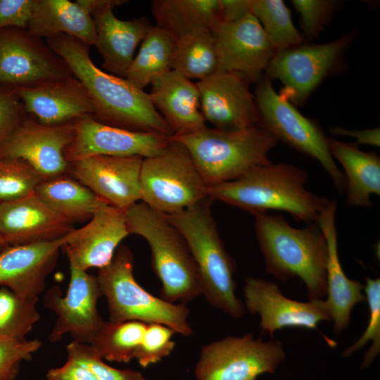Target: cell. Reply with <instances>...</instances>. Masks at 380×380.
<instances>
[{
	"instance_id": "8d00e7d4",
	"label": "cell",
	"mask_w": 380,
	"mask_h": 380,
	"mask_svg": "<svg viewBox=\"0 0 380 380\" xmlns=\"http://www.w3.org/2000/svg\"><path fill=\"white\" fill-rule=\"evenodd\" d=\"M44 180L41 175L26 162L0 158V203L34 194Z\"/></svg>"
},
{
	"instance_id": "484cf974",
	"label": "cell",
	"mask_w": 380,
	"mask_h": 380,
	"mask_svg": "<svg viewBox=\"0 0 380 380\" xmlns=\"http://www.w3.org/2000/svg\"><path fill=\"white\" fill-rule=\"evenodd\" d=\"M151 84L150 100L170 127L172 136L191 134L206 127L196 82L172 70Z\"/></svg>"
},
{
	"instance_id": "83f0119b",
	"label": "cell",
	"mask_w": 380,
	"mask_h": 380,
	"mask_svg": "<svg viewBox=\"0 0 380 380\" xmlns=\"http://www.w3.org/2000/svg\"><path fill=\"white\" fill-rule=\"evenodd\" d=\"M331 154L344 170L346 203L355 208H371L372 195L380 196V158L365 152L355 143L329 138Z\"/></svg>"
},
{
	"instance_id": "6da1fadb",
	"label": "cell",
	"mask_w": 380,
	"mask_h": 380,
	"mask_svg": "<svg viewBox=\"0 0 380 380\" xmlns=\"http://www.w3.org/2000/svg\"><path fill=\"white\" fill-rule=\"evenodd\" d=\"M84 87L94 108V118L104 124L131 131L171 137L173 133L156 109L148 94L125 78L105 72L91 61L87 46L64 34L46 39Z\"/></svg>"
},
{
	"instance_id": "e0dca14e",
	"label": "cell",
	"mask_w": 380,
	"mask_h": 380,
	"mask_svg": "<svg viewBox=\"0 0 380 380\" xmlns=\"http://www.w3.org/2000/svg\"><path fill=\"white\" fill-rule=\"evenodd\" d=\"M217 70L239 72L258 81L277 52L258 20L249 13L232 23H219L211 29Z\"/></svg>"
},
{
	"instance_id": "f1b7e54d",
	"label": "cell",
	"mask_w": 380,
	"mask_h": 380,
	"mask_svg": "<svg viewBox=\"0 0 380 380\" xmlns=\"http://www.w3.org/2000/svg\"><path fill=\"white\" fill-rule=\"evenodd\" d=\"M156 26L175 40L199 29L211 30L218 22L219 0H153Z\"/></svg>"
},
{
	"instance_id": "30bf717a",
	"label": "cell",
	"mask_w": 380,
	"mask_h": 380,
	"mask_svg": "<svg viewBox=\"0 0 380 380\" xmlns=\"http://www.w3.org/2000/svg\"><path fill=\"white\" fill-rule=\"evenodd\" d=\"M356 37L352 30L332 42L322 44H300L277 51L265 77L279 80L284 88L280 94L296 105H303L327 77L343 70L344 54Z\"/></svg>"
},
{
	"instance_id": "7402d4cb",
	"label": "cell",
	"mask_w": 380,
	"mask_h": 380,
	"mask_svg": "<svg viewBox=\"0 0 380 380\" xmlns=\"http://www.w3.org/2000/svg\"><path fill=\"white\" fill-rule=\"evenodd\" d=\"M35 194L0 203V234L7 246L53 241L74 228Z\"/></svg>"
},
{
	"instance_id": "bcb514c9",
	"label": "cell",
	"mask_w": 380,
	"mask_h": 380,
	"mask_svg": "<svg viewBox=\"0 0 380 380\" xmlns=\"http://www.w3.org/2000/svg\"><path fill=\"white\" fill-rule=\"evenodd\" d=\"M331 134L334 135L350 136L356 139V144L380 146V128L349 130L340 127L329 128Z\"/></svg>"
},
{
	"instance_id": "1f68e13d",
	"label": "cell",
	"mask_w": 380,
	"mask_h": 380,
	"mask_svg": "<svg viewBox=\"0 0 380 380\" xmlns=\"http://www.w3.org/2000/svg\"><path fill=\"white\" fill-rule=\"evenodd\" d=\"M172 69L198 81L215 72L217 59L211 30H196L175 40Z\"/></svg>"
},
{
	"instance_id": "52a82bcc",
	"label": "cell",
	"mask_w": 380,
	"mask_h": 380,
	"mask_svg": "<svg viewBox=\"0 0 380 380\" xmlns=\"http://www.w3.org/2000/svg\"><path fill=\"white\" fill-rule=\"evenodd\" d=\"M133 270V254L122 246L117 249L111 262L98 270L96 279L101 293L107 300L108 321L158 323L175 333L191 336L193 330L188 322L187 306L151 294L137 282Z\"/></svg>"
},
{
	"instance_id": "d4e9b609",
	"label": "cell",
	"mask_w": 380,
	"mask_h": 380,
	"mask_svg": "<svg viewBox=\"0 0 380 380\" xmlns=\"http://www.w3.org/2000/svg\"><path fill=\"white\" fill-rule=\"evenodd\" d=\"M110 1L91 15L96 26L95 46L103 58V68L113 75L125 78L134 59L136 48L143 41L151 25L145 17L122 20L113 13V8L127 3Z\"/></svg>"
},
{
	"instance_id": "d590c367",
	"label": "cell",
	"mask_w": 380,
	"mask_h": 380,
	"mask_svg": "<svg viewBox=\"0 0 380 380\" xmlns=\"http://www.w3.org/2000/svg\"><path fill=\"white\" fill-rule=\"evenodd\" d=\"M364 292L368 303L369 316L367 326L360 337L342 353L349 357L371 342L360 365L361 369H367L380 353V279L367 277Z\"/></svg>"
},
{
	"instance_id": "9c48e42d",
	"label": "cell",
	"mask_w": 380,
	"mask_h": 380,
	"mask_svg": "<svg viewBox=\"0 0 380 380\" xmlns=\"http://www.w3.org/2000/svg\"><path fill=\"white\" fill-rule=\"evenodd\" d=\"M258 125L295 150L317 160L331 177L337 191L346 190V178L332 157L329 138L315 120L301 114L287 99L277 93L264 77L255 91Z\"/></svg>"
},
{
	"instance_id": "f546056e",
	"label": "cell",
	"mask_w": 380,
	"mask_h": 380,
	"mask_svg": "<svg viewBox=\"0 0 380 380\" xmlns=\"http://www.w3.org/2000/svg\"><path fill=\"white\" fill-rule=\"evenodd\" d=\"M34 194L72 223L90 219L98 208L108 204L78 181L61 175L42 181Z\"/></svg>"
},
{
	"instance_id": "74e56055",
	"label": "cell",
	"mask_w": 380,
	"mask_h": 380,
	"mask_svg": "<svg viewBox=\"0 0 380 380\" xmlns=\"http://www.w3.org/2000/svg\"><path fill=\"white\" fill-rule=\"evenodd\" d=\"M68 359L89 369L99 380H146L139 372L110 367L89 344L75 341L67 346Z\"/></svg>"
},
{
	"instance_id": "d6986e66",
	"label": "cell",
	"mask_w": 380,
	"mask_h": 380,
	"mask_svg": "<svg viewBox=\"0 0 380 380\" xmlns=\"http://www.w3.org/2000/svg\"><path fill=\"white\" fill-rule=\"evenodd\" d=\"M144 158L94 156L70 163L79 182L109 205L126 210L141 201Z\"/></svg>"
},
{
	"instance_id": "4316f807",
	"label": "cell",
	"mask_w": 380,
	"mask_h": 380,
	"mask_svg": "<svg viewBox=\"0 0 380 380\" xmlns=\"http://www.w3.org/2000/svg\"><path fill=\"white\" fill-rule=\"evenodd\" d=\"M40 38L64 34L87 46L95 44L96 26L91 15L76 1L33 0L27 28Z\"/></svg>"
},
{
	"instance_id": "e575fe53",
	"label": "cell",
	"mask_w": 380,
	"mask_h": 380,
	"mask_svg": "<svg viewBox=\"0 0 380 380\" xmlns=\"http://www.w3.org/2000/svg\"><path fill=\"white\" fill-rule=\"evenodd\" d=\"M38 298L21 297L6 287H0V335L25 341L40 315Z\"/></svg>"
},
{
	"instance_id": "60d3db41",
	"label": "cell",
	"mask_w": 380,
	"mask_h": 380,
	"mask_svg": "<svg viewBox=\"0 0 380 380\" xmlns=\"http://www.w3.org/2000/svg\"><path fill=\"white\" fill-rule=\"evenodd\" d=\"M38 339L18 341L0 335V380H14L24 360H30L42 346Z\"/></svg>"
},
{
	"instance_id": "4dcf8cb0",
	"label": "cell",
	"mask_w": 380,
	"mask_h": 380,
	"mask_svg": "<svg viewBox=\"0 0 380 380\" xmlns=\"http://www.w3.org/2000/svg\"><path fill=\"white\" fill-rule=\"evenodd\" d=\"M175 39L158 26L148 31L125 79L140 89L172 70Z\"/></svg>"
},
{
	"instance_id": "cb8c5ba5",
	"label": "cell",
	"mask_w": 380,
	"mask_h": 380,
	"mask_svg": "<svg viewBox=\"0 0 380 380\" xmlns=\"http://www.w3.org/2000/svg\"><path fill=\"white\" fill-rule=\"evenodd\" d=\"M336 209V202L329 200L322 208L316 222L327 244V296L324 300L331 314L333 331L338 334L350 325L353 307L366 301V297L364 284L349 279L341 266L335 224Z\"/></svg>"
},
{
	"instance_id": "ab89813d",
	"label": "cell",
	"mask_w": 380,
	"mask_h": 380,
	"mask_svg": "<svg viewBox=\"0 0 380 380\" xmlns=\"http://www.w3.org/2000/svg\"><path fill=\"white\" fill-rule=\"evenodd\" d=\"M292 5L300 16L303 37L315 39L324 30L341 3L332 0H293Z\"/></svg>"
},
{
	"instance_id": "8992f818",
	"label": "cell",
	"mask_w": 380,
	"mask_h": 380,
	"mask_svg": "<svg viewBox=\"0 0 380 380\" xmlns=\"http://www.w3.org/2000/svg\"><path fill=\"white\" fill-rule=\"evenodd\" d=\"M171 137L186 147L208 187L271 163L268 153L279 142L258 125L232 131L205 127L191 134Z\"/></svg>"
},
{
	"instance_id": "836d02e7",
	"label": "cell",
	"mask_w": 380,
	"mask_h": 380,
	"mask_svg": "<svg viewBox=\"0 0 380 380\" xmlns=\"http://www.w3.org/2000/svg\"><path fill=\"white\" fill-rule=\"evenodd\" d=\"M251 12L277 51L303 43L304 37L294 26L284 1L252 0Z\"/></svg>"
},
{
	"instance_id": "2e32d148",
	"label": "cell",
	"mask_w": 380,
	"mask_h": 380,
	"mask_svg": "<svg viewBox=\"0 0 380 380\" xmlns=\"http://www.w3.org/2000/svg\"><path fill=\"white\" fill-rule=\"evenodd\" d=\"M75 138L64 151L69 163L94 156L150 158L161 153L170 141L166 136L113 127L92 116L75 120Z\"/></svg>"
},
{
	"instance_id": "f35d334b",
	"label": "cell",
	"mask_w": 380,
	"mask_h": 380,
	"mask_svg": "<svg viewBox=\"0 0 380 380\" xmlns=\"http://www.w3.org/2000/svg\"><path fill=\"white\" fill-rule=\"evenodd\" d=\"M175 331L170 327L158 323L147 324L141 342L134 358L144 368L160 361L174 350L172 341Z\"/></svg>"
},
{
	"instance_id": "9a60e30c",
	"label": "cell",
	"mask_w": 380,
	"mask_h": 380,
	"mask_svg": "<svg viewBox=\"0 0 380 380\" xmlns=\"http://www.w3.org/2000/svg\"><path fill=\"white\" fill-rule=\"evenodd\" d=\"M75 134V122L48 125L25 118L0 144V158L23 160L45 180L52 179L69 168L64 151Z\"/></svg>"
},
{
	"instance_id": "ba28073f",
	"label": "cell",
	"mask_w": 380,
	"mask_h": 380,
	"mask_svg": "<svg viewBox=\"0 0 380 380\" xmlns=\"http://www.w3.org/2000/svg\"><path fill=\"white\" fill-rule=\"evenodd\" d=\"M140 184L141 201L165 215L179 213L208 197V186L189 151L172 137L161 153L143 159Z\"/></svg>"
},
{
	"instance_id": "44dd1931",
	"label": "cell",
	"mask_w": 380,
	"mask_h": 380,
	"mask_svg": "<svg viewBox=\"0 0 380 380\" xmlns=\"http://www.w3.org/2000/svg\"><path fill=\"white\" fill-rule=\"evenodd\" d=\"M64 236L51 241L4 247L0 251V287L23 298H38L56 265Z\"/></svg>"
},
{
	"instance_id": "8fae6325",
	"label": "cell",
	"mask_w": 380,
	"mask_h": 380,
	"mask_svg": "<svg viewBox=\"0 0 380 380\" xmlns=\"http://www.w3.org/2000/svg\"><path fill=\"white\" fill-rule=\"evenodd\" d=\"M286 357L280 341L229 336L201 348L194 374L196 380H256L274 373Z\"/></svg>"
},
{
	"instance_id": "ffe728a7",
	"label": "cell",
	"mask_w": 380,
	"mask_h": 380,
	"mask_svg": "<svg viewBox=\"0 0 380 380\" xmlns=\"http://www.w3.org/2000/svg\"><path fill=\"white\" fill-rule=\"evenodd\" d=\"M129 234L125 210L106 204L94 212L87 224L66 234L62 248L69 263L85 271L99 270L111 262L119 244Z\"/></svg>"
},
{
	"instance_id": "7bdbcfd3",
	"label": "cell",
	"mask_w": 380,
	"mask_h": 380,
	"mask_svg": "<svg viewBox=\"0 0 380 380\" xmlns=\"http://www.w3.org/2000/svg\"><path fill=\"white\" fill-rule=\"evenodd\" d=\"M33 0H0V30L8 27L27 29Z\"/></svg>"
},
{
	"instance_id": "7a4b0ae2",
	"label": "cell",
	"mask_w": 380,
	"mask_h": 380,
	"mask_svg": "<svg viewBox=\"0 0 380 380\" xmlns=\"http://www.w3.org/2000/svg\"><path fill=\"white\" fill-rule=\"evenodd\" d=\"M308 172L296 165L278 163L258 165L230 182L208 187V195L253 216L279 210L296 220L316 222L329 201L305 187Z\"/></svg>"
},
{
	"instance_id": "4fadbf2b",
	"label": "cell",
	"mask_w": 380,
	"mask_h": 380,
	"mask_svg": "<svg viewBox=\"0 0 380 380\" xmlns=\"http://www.w3.org/2000/svg\"><path fill=\"white\" fill-rule=\"evenodd\" d=\"M243 296L245 308L260 317L262 333L268 332L273 337L277 331L284 328H303L317 331L329 346L336 345L318 328L322 322H331L324 299L293 300L285 296L275 282L253 277L245 279Z\"/></svg>"
},
{
	"instance_id": "ac0fdd59",
	"label": "cell",
	"mask_w": 380,
	"mask_h": 380,
	"mask_svg": "<svg viewBox=\"0 0 380 380\" xmlns=\"http://www.w3.org/2000/svg\"><path fill=\"white\" fill-rule=\"evenodd\" d=\"M243 75L216 71L196 82L201 110L205 120L221 130H240L257 126L259 116L249 84Z\"/></svg>"
},
{
	"instance_id": "7dc6e473",
	"label": "cell",
	"mask_w": 380,
	"mask_h": 380,
	"mask_svg": "<svg viewBox=\"0 0 380 380\" xmlns=\"http://www.w3.org/2000/svg\"><path fill=\"white\" fill-rule=\"evenodd\" d=\"M7 245L4 241L1 234H0V251H1L4 247H6Z\"/></svg>"
},
{
	"instance_id": "277c9868",
	"label": "cell",
	"mask_w": 380,
	"mask_h": 380,
	"mask_svg": "<svg viewBox=\"0 0 380 380\" xmlns=\"http://www.w3.org/2000/svg\"><path fill=\"white\" fill-rule=\"evenodd\" d=\"M207 197L185 210L165 215L184 238L199 273L202 294L213 307L240 318L246 308L236 295V267L224 248Z\"/></svg>"
},
{
	"instance_id": "3957f363",
	"label": "cell",
	"mask_w": 380,
	"mask_h": 380,
	"mask_svg": "<svg viewBox=\"0 0 380 380\" xmlns=\"http://www.w3.org/2000/svg\"><path fill=\"white\" fill-rule=\"evenodd\" d=\"M254 217L266 272L281 281L299 278L309 300L324 299L327 244L317 222L296 228L280 214L265 213Z\"/></svg>"
},
{
	"instance_id": "f6af8a7d",
	"label": "cell",
	"mask_w": 380,
	"mask_h": 380,
	"mask_svg": "<svg viewBox=\"0 0 380 380\" xmlns=\"http://www.w3.org/2000/svg\"><path fill=\"white\" fill-rule=\"evenodd\" d=\"M252 0H219V23H232L251 13Z\"/></svg>"
},
{
	"instance_id": "7c38bea8",
	"label": "cell",
	"mask_w": 380,
	"mask_h": 380,
	"mask_svg": "<svg viewBox=\"0 0 380 380\" xmlns=\"http://www.w3.org/2000/svg\"><path fill=\"white\" fill-rule=\"evenodd\" d=\"M73 76L42 38L27 29L0 30V86L20 89Z\"/></svg>"
},
{
	"instance_id": "5b68a950",
	"label": "cell",
	"mask_w": 380,
	"mask_h": 380,
	"mask_svg": "<svg viewBox=\"0 0 380 380\" xmlns=\"http://www.w3.org/2000/svg\"><path fill=\"white\" fill-rule=\"evenodd\" d=\"M128 232L142 236L151 251L153 271L164 300L186 304L202 294L197 266L179 230L166 216L142 201L125 210Z\"/></svg>"
},
{
	"instance_id": "603a6c76",
	"label": "cell",
	"mask_w": 380,
	"mask_h": 380,
	"mask_svg": "<svg viewBox=\"0 0 380 380\" xmlns=\"http://www.w3.org/2000/svg\"><path fill=\"white\" fill-rule=\"evenodd\" d=\"M17 90L26 113L42 124L61 125L95 115L91 99L74 76Z\"/></svg>"
},
{
	"instance_id": "d6a6232c",
	"label": "cell",
	"mask_w": 380,
	"mask_h": 380,
	"mask_svg": "<svg viewBox=\"0 0 380 380\" xmlns=\"http://www.w3.org/2000/svg\"><path fill=\"white\" fill-rule=\"evenodd\" d=\"M146 325L139 321L112 322L102 319L89 345L103 359L127 363L134 358Z\"/></svg>"
},
{
	"instance_id": "ee69618b",
	"label": "cell",
	"mask_w": 380,
	"mask_h": 380,
	"mask_svg": "<svg viewBox=\"0 0 380 380\" xmlns=\"http://www.w3.org/2000/svg\"><path fill=\"white\" fill-rule=\"evenodd\" d=\"M46 377V380H99L87 367L69 359L61 367L49 369Z\"/></svg>"
},
{
	"instance_id": "b9f144b4",
	"label": "cell",
	"mask_w": 380,
	"mask_h": 380,
	"mask_svg": "<svg viewBox=\"0 0 380 380\" xmlns=\"http://www.w3.org/2000/svg\"><path fill=\"white\" fill-rule=\"evenodd\" d=\"M25 113L17 89L0 86V144L24 120Z\"/></svg>"
},
{
	"instance_id": "5bb4252c",
	"label": "cell",
	"mask_w": 380,
	"mask_h": 380,
	"mask_svg": "<svg viewBox=\"0 0 380 380\" xmlns=\"http://www.w3.org/2000/svg\"><path fill=\"white\" fill-rule=\"evenodd\" d=\"M102 296L96 276L70 263V281L66 294L54 286L44 298L45 307L56 315L49 336L51 343L70 334L73 341L89 344L102 319L97 310L98 299Z\"/></svg>"
}]
</instances>
